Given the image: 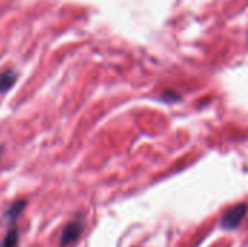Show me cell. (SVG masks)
Wrapping results in <instances>:
<instances>
[{
  "label": "cell",
  "mask_w": 248,
  "mask_h": 247,
  "mask_svg": "<svg viewBox=\"0 0 248 247\" xmlns=\"http://www.w3.org/2000/svg\"><path fill=\"white\" fill-rule=\"evenodd\" d=\"M81 231H83V223H81V220L77 218V220H73L71 223H68V224L64 227V230L61 231L60 247L73 246V245L78 240Z\"/></svg>",
  "instance_id": "cell-1"
},
{
  "label": "cell",
  "mask_w": 248,
  "mask_h": 247,
  "mask_svg": "<svg viewBox=\"0 0 248 247\" xmlns=\"http://www.w3.org/2000/svg\"><path fill=\"white\" fill-rule=\"evenodd\" d=\"M246 213H247V205L246 204H240V205H235V207L230 208L224 214V217H222V226L225 229H234V227H237L243 221Z\"/></svg>",
  "instance_id": "cell-2"
},
{
  "label": "cell",
  "mask_w": 248,
  "mask_h": 247,
  "mask_svg": "<svg viewBox=\"0 0 248 247\" xmlns=\"http://www.w3.org/2000/svg\"><path fill=\"white\" fill-rule=\"evenodd\" d=\"M25 205H26V201H16V202H13V204L6 210L4 218L9 220L10 223H15V221L19 218V215L22 214V211L25 210Z\"/></svg>",
  "instance_id": "cell-3"
},
{
  "label": "cell",
  "mask_w": 248,
  "mask_h": 247,
  "mask_svg": "<svg viewBox=\"0 0 248 247\" xmlns=\"http://www.w3.org/2000/svg\"><path fill=\"white\" fill-rule=\"evenodd\" d=\"M16 73L12 71V70H7L4 73L0 74V93H4L6 90H9L13 83L16 82Z\"/></svg>",
  "instance_id": "cell-4"
},
{
  "label": "cell",
  "mask_w": 248,
  "mask_h": 247,
  "mask_svg": "<svg viewBox=\"0 0 248 247\" xmlns=\"http://www.w3.org/2000/svg\"><path fill=\"white\" fill-rule=\"evenodd\" d=\"M17 243H19V230L16 227H12L7 231V234H6L4 240L1 242L0 247H17Z\"/></svg>",
  "instance_id": "cell-5"
}]
</instances>
